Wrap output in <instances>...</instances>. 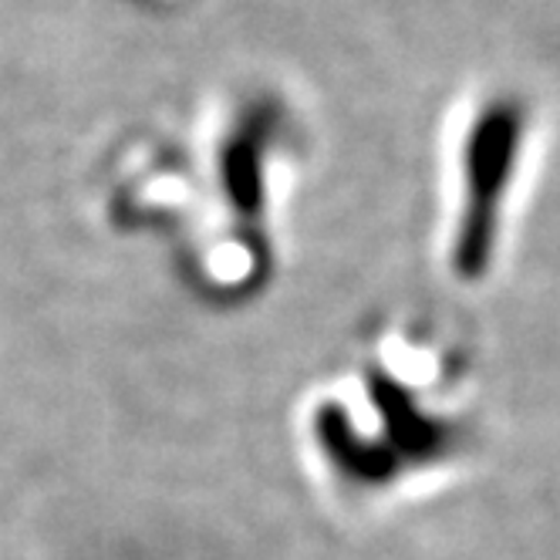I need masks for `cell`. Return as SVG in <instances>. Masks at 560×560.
Returning <instances> with one entry per match:
<instances>
[{"instance_id":"6da1fadb","label":"cell","mask_w":560,"mask_h":560,"mask_svg":"<svg viewBox=\"0 0 560 560\" xmlns=\"http://www.w3.org/2000/svg\"><path fill=\"white\" fill-rule=\"evenodd\" d=\"M443 149L453 199V260L483 267L540 149L534 98L510 85L479 89L453 112Z\"/></svg>"}]
</instances>
